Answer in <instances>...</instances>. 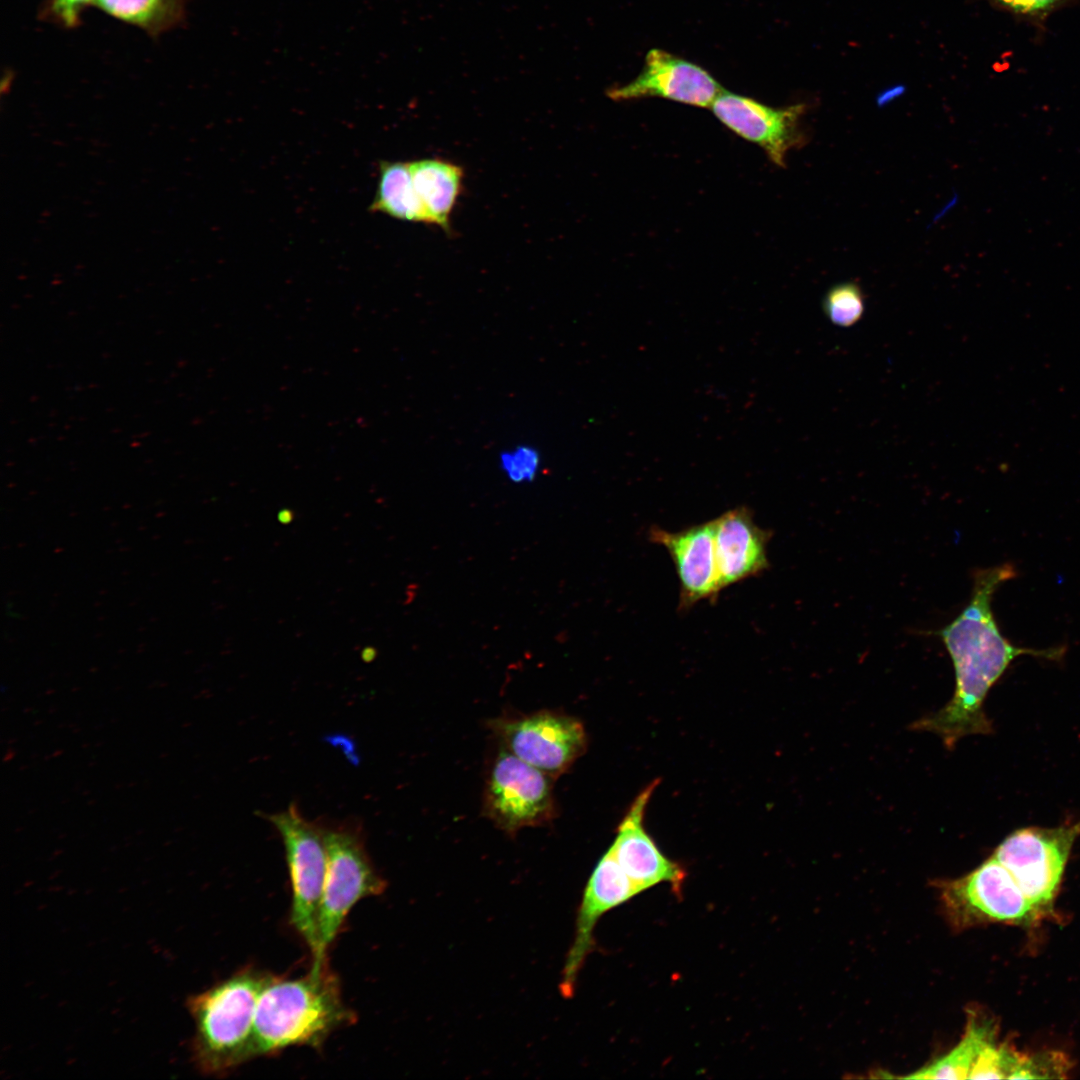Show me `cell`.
<instances>
[{"label": "cell", "mask_w": 1080, "mask_h": 1080, "mask_svg": "<svg viewBox=\"0 0 1080 1080\" xmlns=\"http://www.w3.org/2000/svg\"><path fill=\"white\" fill-rule=\"evenodd\" d=\"M947 920L955 929L1001 923L1032 927L1045 917L993 856L970 873L937 882Z\"/></svg>", "instance_id": "5"}, {"label": "cell", "mask_w": 1080, "mask_h": 1080, "mask_svg": "<svg viewBox=\"0 0 1080 1080\" xmlns=\"http://www.w3.org/2000/svg\"><path fill=\"white\" fill-rule=\"evenodd\" d=\"M651 542L670 555L680 584L679 610L686 611L702 600L717 599L722 591L715 555L714 520L677 532L660 527L649 530Z\"/></svg>", "instance_id": "14"}, {"label": "cell", "mask_w": 1080, "mask_h": 1080, "mask_svg": "<svg viewBox=\"0 0 1080 1080\" xmlns=\"http://www.w3.org/2000/svg\"><path fill=\"white\" fill-rule=\"evenodd\" d=\"M499 466L510 482L525 484L537 477L541 467V457L535 447L519 444L500 454Z\"/></svg>", "instance_id": "21"}, {"label": "cell", "mask_w": 1080, "mask_h": 1080, "mask_svg": "<svg viewBox=\"0 0 1080 1080\" xmlns=\"http://www.w3.org/2000/svg\"><path fill=\"white\" fill-rule=\"evenodd\" d=\"M95 0H48L44 8V16L66 28H74L80 24L83 10Z\"/></svg>", "instance_id": "22"}, {"label": "cell", "mask_w": 1080, "mask_h": 1080, "mask_svg": "<svg viewBox=\"0 0 1080 1080\" xmlns=\"http://www.w3.org/2000/svg\"><path fill=\"white\" fill-rule=\"evenodd\" d=\"M996 1024L976 1011L969 1014L966 1030L949 1052L920 1070L904 1076L913 1079H969L972 1067L983 1048L996 1039Z\"/></svg>", "instance_id": "17"}, {"label": "cell", "mask_w": 1080, "mask_h": 1080, "mask_svg": "<svg viewBox=\"0 0 1080 1080\" xmlns=\"http://www.w3.org/2000/svg\"><path fill=\"white\" fill-rule=\"evenodd\" d=\"M713 520L716 564L722 590L758 576L769 568L767 547L772 533L755 523L748 507L733 508Z\"/></svg>", "instance_id": "15"}, {"label": "cell", "mask_w": 1080, "mask_h": 1080, "mask_svg": "<svg viewBox=\"0 0 1080 1080\" xmlns=\"http://www.w3.org/2000/svg\"><path fill=\"white\" fill-rule=\"evenodd\" d=\"M494 727L506 750L551 777L567 771L587 746L583 724L555 712L504 718Z\"/></svg>", "instance_id": "9"}, {"label": "cell", "mask_w": 1080, "mask_h": 1080, "mask_svg": "<svg viewBox=\"0 0 1080 1080\" xmlns=\"http://www.w3.org/2000/svg\"><path fill=\"white\" fill-rule=\"evenodd\" d=\"M327 855L317 942L313 963L327 961V952L351 909L363 898L380 895L385 881L365 848L364 831L353 820L321 823Z\"/></svg>", "instance_id": "4"}, {"label": "cell", "mask_w": 1080, "mask_h": 1080, "mask_svg": "<svg viewBox=\"0 0 1080 1080\" xmlns=\"http://www.w3.org/2000/svg\"><path fill=\"white\" fill-rule=\"evenodd\" d=\"M552 777L508 750L489 770L483 794L485 815L509 833L549 822L555 815Z\"/></svg>", "instance_id": "8"}, {"label": "cell", "mask_w": 1080, "mask_h": 1080, "mask_svg": "<svg viewBox=\"0 0 1080 1080\" xmlns=\"http://www.w3.org/2000/svg\"><path fill=\"white\" fill-rule=\"evenodd\" d=\"M702 67L661 49H651L640 74L631 82L611 88L615 101L660 97L696 107H711L723 91Z\"/></svg>", "instance_id": "13"}, {"label": "cell", "mask_w": 1080, "mask_h": 1080, "mask_svg": "<svg viewBox=\"0 0 1080 1080\" xmlns=\"http://www.w3.org/2000/svg\"><path fill=\"white\" fill-rule=\"evenodd\" d=\"M94 4L108 15L150 35L175 28L185 16L184 0H95Z\"/></svg>", "instance_id": "19"}, {"label": "cell", "mask_w": 1080, "mask_h": 1080, "mask_svg": "<svg viewBox=\"0 0 1080 1080\" xmlns=\"http://www.w3.org/2000/svg\"><path fill=\"white\" fill-rule=\"evenodd\" d=\"M1003 6L1020 13H1035L1045 10L1060 0H997Z\"/></svg>", "instance_id": "23"}, {"label": "cell", "mask_w": 1080, "mask_h": 1080, "mask_svg": "<svg viewBox=\"0 0 1080 1080\" xmlns=\"http://www.w3.org/2000/svg\"><path fill=\"white\" fill-rule=\"evenodd\" d=\"M409 167L415 189L432 225L451 233L450 217L462 191L463 168L439 158L413 161Z\"/></svg>", "instance_id": "16"}, {"label": "cell", "mask_w": 1080, "mask_h": 1080, "mask_svg": "<svg viewBox=\"0 0 1080 1080\" xmlns=\"http://www.w3.org/2000/svg\"><path fill=\"white\" fill-rule=\"evenodd\" d=\"M375 198L370 210L391 217L432 225L415 189L409 163L381 162Z\"/></svg>", "instance_id": "18"}, {"label": "cell", "mask_w": 1080, "mask_h": 1080, "mask_svg": "<svg viewBox=\"0 0 1080 1080\" xmlns=\"http://www.w3.org/2000/svg\"><path fill=\"white\" fill-rule=\"evenodd\" d=\"M292 518H293V514H292L291 511H288V510L281 511L279 513V517H278L279 521L283 522V523L290 522L292 520Z\"/></svg>", "instance_id": "24"}, {"label": "cell", "mask_w": 1080, "mask_h": 1080, "mask_svg": "<svg viewBox=\"0 0 1080 1080\" xmlns=\"http://www.w3.org/2000/svg\"><path fill=\"white\" fill-rule=\"evenodd\" d=\"M639 893L608 850L596 864L584 888L574 938L561 973L560 992L563 997L570 998L575 992L579 973L593 950L594 929L599 919Z\"/></svg>", "instance_id": "10"}, {"label": "cell", "mask_w": 1080, "mask_h": 1080, "mask_svg": "<svg viewBox=\"0 0 1080 1080\" xmlns=\"http://www.w3.org/2000/svg\"><path fill=\"white\" fill-rule=\"evenodd\" d=\"M1079 836L1080 821L1053 828L1025 827L1009 834L992 854L1045 919L1055 913V898Z\"/></svg>", "instance_id": "6"}, {"label": "cell", "mask_w": 1080, "mask_h": 1080, "mask_svg": "<svg viewBox=\"0 0 1080 1080\" xmlns=\"http://www.w3.org/2000/svg\"><path fill=\"white\" fill-rule=\"evenodd\" d=\"M355 1019L327 961L312 963L309 972L299 978L272 975L256 1007L254 1057L293 1046L318 1049L333 1032Z\"/></svg>", "instance_id": "2"}, {"label": "cell", "mask_w": 1080, "mask_h": 1080, "mask_svg": "<svg viewBox=\"0 0 1080 1080\" xmlns=\"http://www.w3.org/2000/svg\"><path fill=\"white\" fill-rule=\"evenodd\" d=\"M711 109L738 136L759 145L777 166H785L788 151L803 142L799 127L803 104L774 108L752 98L723 90Z\"/></svg>", "instance_id": "11"}, {"label": "cell", "mask_w": 1080, "mask_h": 1080, "mask_svg": "<svg viewBox=\"0 0 1080 1080\" xmlns=\"http://www.w3.org/2000/svg\"><path fill=\"white\" fill-rule=\"evenodd\" d=\"M272 974L243 968L211 988L190 996L194 1020L192 1062L208 1076H224L254 1057V1022L260 994Z\"/></svg>", "instance_id": "3"}, {"label": "cell", "mask_w": 1080, "mask_h": 1080, "mask_svg": "<svg viewBox=\"0 0 1080 1080\" xmlns=\"http://www.w3.org/2000/svg\"><path fill=\"white\" fill-rule=\"evenodd\" d=\"M1014 577L1015 567L1010 563L975 570L969 603L953 621L933 632L941 638L952 660L955 690L946 705L915 721L911 729L936 734L948 750L965 736L992 733L984 701L1013 660L1032 655L1058 661L1064 656V646L1032 649L1014 645L1002 635L992 611V598L1000 585Z\"/></svg>", "instance_id": "1"}, {"label": "cell", "mask_w": 1080, "mask_h": 1080, "mask_svg": "<svg viewBox=\"0 0 1080 1080\" xmlns=\"http://www.w3.org/2000/svg\"><path fill=\"white\" fill-rule=\"evenodd\" d=\"M657 785L654 780L634 799L609 851L640 892L665 883L680 895L686 870L664 855L644 828L646 807Z\"/></svg>", "instance_id": "12"}, {"label": "cell", "mask_w": 1080, "mask_h": 1080, "mask_svg": "<svg viewBox=\"0 0 1080 1080\" xmlns=\"http://www.w3.org/2000/svg\"><path fill=\"white\" fill-rule=\"evenodd\" d=\"M864 295L853 282L833 286L823 301V310L835 325L849 327L858 322L864 313Z\"/></svg>", "instance_id": "20"}, {"label": "cell", "mask_w": 1080, "mask_h": 1080, "mask_svg": "<svg viewBox=\"0 0 1080 1080\" xmlns=\"http://www.w3.org/2000/svg\"><path fill=\"white\" fill-rule=\"evenodd\" d=\"M267 818L281 835L285 847L292 889L290 922L312 952L317 942L327 866L321 822L306 820L295 803Z\"/></svg>", "instance_id": "7"}]
</instances>
